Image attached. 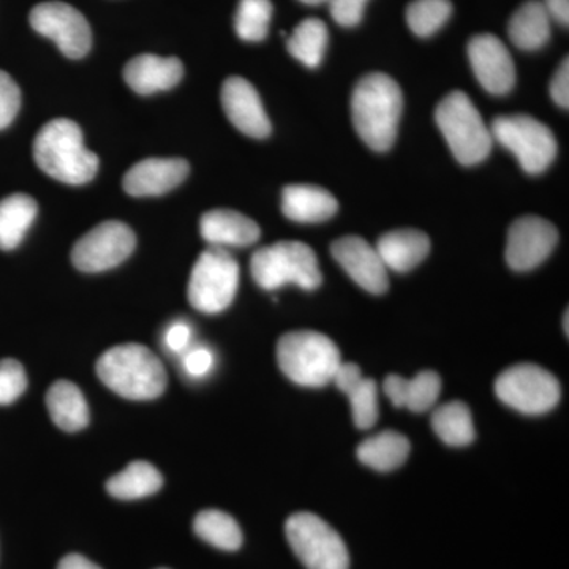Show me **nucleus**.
Segmentation results:
<instances>
[{
    "label": "nucleus",
    "instance_id": "obj_14",
    "mask_svg": "<svg viewBox=\"0 0 569 569\" xmlns=\"http://www.w3.org/2000/svg\"><path fill=\"white\" fill-rule=\"evenodd\" d=\"M468 59L479 84L492 96H507L516 82L515 62L507 44L492 33H479L468 43Z\"/></svg>",
    "mask_w": 569,
    "mask_h": 569
},
{
    "label": "nucleus",
    "instance_id": "obj_43",
    "mask_svg": "<svg viewBox=\"0 0 569 569\" xmlns=\"http://www.w3.org/2000/svg\"><path fill=\"white\" fill-rule=\"evenodd\" d=\"M565 335L568 336V312L565 313Z\"/></svg>",
    "mask_w": 569,
    "mask_h": 569
},
{
    "label": "nucleus",
    "instance_id": "obj_11",
    "mask_svg": "<svg viewBox=\"0 0 569 569\" xmlns=\"http://www.w3.org/2000/svg\"><path fill=\"white\" fill-rule=\"evenodd\" d=\"M137 236L126 223L103 222L78 239L71 250L74 268L82 272H103L123 263L133 253Z\"/></svg>",
    "mask_w": 569,
    "mask_h": 569
},
{
    "label": "nucleus",
    "instance_id": "obj_10",
    "mask_svg": "<svg viewBox=\"0 0 569 569\" xmlns=\"http://www.w3.org/2000/svg\"><path fill=\"white\" fill-rule=\"evenodd\" d=\"M496 392L501 402L531 417L548 413L561 397L559 380L535 365L509 367L497 378Z\"/></svg>",
    "mask_w": 569,
    "mask_h": 569
},
{
    "label": "nucleus",
    "instance_id": "obj_22",
    "mask_svg": "<svg viewBox=\"0 0 569 569\" xmlns=\"http://www.w3.org/2000/svg\"><path fill=\"white\" fill-rule=\"evenodd\" d=\"M376 249L388 271L408 272L426 260L430 252V239L422 231L406 228L381 236Z\"/></svg>",
    "mask_w": 569,
    "mask_h": 569
},
{
    "label": "nucleus",
    "instance_id": "obj_13",
    "mask_svg": "<svg viewBox=\"0 0 569 569\" xmlns=\"http://www.w3.org/2000/svg\"><path fill=\"white\" fill-rule=\"evenodd\" d=\"M559 242V231L537 216L520 217L509 227L507 261L518 272L531 271L545 263Z\"/></svg>",
    "mask_w": 569,
    "mask_h": 569
},
{
    "label": "nucleus",
    "instance_id": "obj_16",
    "mask_svg": "<svg viewBox=\"0 0 569 569\" xmlns=\"http://www.w3.org/2000/svg\"><path fill=\"white\" fill-rule=\"evenodd\" d=\"M222 104L228 119L247 137L263 138L271 133V121L252 82L230 77L222 86Z\"/></svg>",
    "mask_w": 569,
    "mask_h": 569
},
{
    "label": "nucleus",
    "instance_id": "obj_23",
    "mask_svg": "<svg viewBox=\"0 0 569 569\" xmlns=\"http://www.w3.org/2000/svg\"><path fill=\"white\" fill-rule=\"evenodd\" d=\"M385 395L397 408H408L413 413H425L437 403L441 391V380L432 370L419 372L408 378L389 376L385 378Z\"/></svg>",
    "mask_w": 569,
    "mask_h": 569
},
{
    "label": "nucleus",
    "instance_id": "obj_24",
    "mask_svg": "<svg viewBox=\"0 0 569 569\" xmlns=\"http://www.w3.org/2000/svg\"><path fill=\"white\" fill-rule=\"evenodd\" d=\"M52 422L66 432H78L89 425V407L81 389L69 380H59L47 395Z\"/></svg>",
    "mask_w": 569,
    "mask_h": 569
},
{
    "label": "nucleus",
    "instance_id": "obj_32",
    "mask_svg": "<svg viewBox=\"0 0 569 569\" xmlns=\"http://www.w3.org/2000/svg\"><path fill=\"white\" fill-rule=\"evenodd\" d=\"M272 18L271 0H241L236 11L234 29L239 39L263 41L268 37Z\"/></svg>",
    "mask_w": 569,
    "mask_h": 569
},
{
    "label": "nucleus",
    "instance_id": "obj_26",
    "mask_svg": "<svg viewBox=\"0 0 569 569\" xmlns=\"http://www.w3.org/2000/svg\"><path fill=\"white\" fill-rule=\"evenodd\" d=\"M39 206L26 193H14L0 200V250H13L21 244L36 220Z\"/></svg>",
    "mask_w": 569,
    "mask_h": 569
},
{
    "label": "nucleus",
    "instance_id": "obj_33",
    "mask_svg": "<svg viewBox=\"0 0 569 569\" xmlns=\"http://www.w3.org/2000/svg\"><path fill=\"white\" fill-rule=\"evenodd\" d=\"M452 13L449 0H413L407 9V22L418 37H430L447 24Z\"/></svg>",
    "mask_w": 569,
    "mask_h": 569
},
{
    "label": "nucleus",
    "instance_id": "obj_27",
    "mask_svg": "<svg viewBox=\"0 0 569 569\" xmlns=\"http://www.w3.org/2000/svg\"><path fill=\"white\" fill-rule=\"evenodd\" d=\"M410 455V441L396 430H385L369 437L358 447V459L377 471L402 467Z\"/></svg>",
    "mask_w": 569,
    "mask_h": 569
},
{
    "label": "nucleus",
    "instance_id": "obj_15",
    "mask_svg": "<svg viewBox=\"0 0 569 569\" xmlns=\"http://www.w3.org/2000/svg\"><path fill=\"white\" fill-rule=\"evenodd\" d=\"M332 257L340 268L355 280L362 290L372 295L387 293L389 288L388 269L376 247L359 236L337 239L331 247Z\"/></svg>",
    "mask_w": 569,
    "mask_h": 569
},
{
    "label": "nucleus",
    "instance_id": "obj_30",
    "mask_svg": "<svg viewBox=\"0 0 569 569\" xmlns=\"http://www.w3.org/2000/svg\"><path fill=\"white\" fill-rule=\"evenodd\" d=\"M193 530L213 548L233 552L242 546V530L234 518L219 509H206L194 518Z\"/></svg>",
    "mask_w": 569,
    "mask_h": 569
},
{
    "label": "nucleus",
    "instance_id": "obj_37",
    "mask_svg": "<svg viewBox=\"0 0 569 569\" xmlns=\"http://www.w3.org/2000/svg\"><path fill=\"white\" fill-rule=\"evenodd\" d=\"M213 362L216 359H213L212 351L204 347H198L183 358V369L190 377L203 378L211 372Z\"/></svg>",
    "mask_w": 569,
    "mask_h": 569
},
{
    "label": "nucleus",
    "instance_id": "obj_3",
    "mask_svg": "<svg viewBox=\"0 0 569 569\" xmlns=\"http://www.w3.org/2000/svg\"><path fill=\"white\" fill-rule=\"evenodd\" d=\"M104 387L130 400H152L163 395L167 370L159 356L140 343H123L104 351L97 361Z\"/></svg>",
    "mask_w": 569,
    "mask_h": 569
},
{
    "label": "nucleus",
    "instance_id": "obj_38",
    "mask_svg": "<svg viewBox=\"0 0 569 569\" xmlns=\"http://www.w3.org/2000/svg\"><path fill=\"white\" fill-rule=\"evenodd\" d=\"M550 96L563 110L569 108V61L565 58L550 81Z\"/></svg>",
    "mask_w": 569,
    "mask_h": 569
},
{
    "label": "nucleus",
    "instance_id": "obj_36",
    "mask_svg": "<svg viewBox=\"0 0 569 569\" xmlns=\"http://www.w3.org/2000/svg\"><path fill=\"white\" fill-rule=\"evenodd\" d=\"M369 0H329L332 20L342 28H355L365 17Z\"/></svg>",
    "mask_w": 569,
    "mask_h": 569
},
{
    "label": "nucleus",
    "instance_id": "obj_41",
    "mask_svg": "<svg viewBox=\"0 0 569 569\" xmlns=\"http://www.w3.org/2000/svg\"><path fill=\"white\" fill-rule=\"evenodd\" d=\"M58 569H102L97 567L96 563H92L91 560L86 559V557L78 556V553H70V556L63 557L61 561H59Z\"/></svg>",
    "mask_w": 569,
    "mask_h": 569
},
{
    "label": "nucleus",
    "instance_id": "obj_7",
    "mask_svg": "<svg viewBox=\"0 0 569 569\" xmlns=\"http://www.w3.org/2000/svg\"><path fill=\"white\" fill-rule=\"evenodd\" d=\"M238 287L239 264L233 254L209 247L193 266L187 293L193 309L216 316L231 306Z\"/></svg>",
    "mask_w": 569,
    "mask_h": 569
},
{
    "label": "nucleus",
    "instance_id": "obj_1",
    "mask_svg": "<svg viewBox=\"0 0 569 569\" xmlns=\"http://www.w3.org/2000/svg\"><path fill=\"white\" fill-rule=\"evenodd\" d=\"M403 96L400 86L385 73H369L356 84L351 96V116L356 132L377 152L395 144Z\"/></svg>",
    "mask_w": 569,
    "mask_h": 569
},
{
    "label": "nucleus",
    "instance_id": "obj_29",
    "mask_svg": "<svg viewBox=\"0 0 569 569\" xmlns=\"http://www.w3.org/2000/svg\"><path fill=\"white\" fill-rule=\"evenodd\" d=\"M328 28L318 18H307L296 26L293 33L288 37L287 48L290 54L309 69H317L325 58L328 47Z\"/></svg>",
    "mask_w": 569,
    "mask_h": 569
},
{
    "label": "nucleus",
    "instance_id": "obj_44",
    "mask_svg": "<svg viewBox=\"0 0 569 569\" xmlns=\"http://www.w3.org/2000/svg\"><path fill=\"white\" fill-rule=\"evenodd\" d=\"M160 569H167V568H160Z\"/></svg>",
    "mask_w": 569,
    "mask_h": 569
},
{
    "label": "nucleus",
    "instance_id": "obj_28",
    "mask_svg": "<svg viewBox=\"0 0 569 569\" xmlns=\"http://www.w3.org/2000/svg\"><path fill=\"white\" fill-rule=\"evenodd\" d=\"M162 486V473L152 463L137 460L127 466L121 473L108 479L107 490L118 500H140L159 492Z\"/></svg>",
    "mask_w": 569,
    "mask_h": 569
},
{
    "label": "nucleus",
    "instance_id": "obj_6",
    "mask_svg": "<svg viewBox=\"0 0 569 569\" xmlns=\"http://www.w3.org/2000/svg\"><path fill=\"white\" fill-rule=\"evenodd\" d=\"M250 271L263 290L274 291L295 283L302 290H317L323 282L316 252L305 242L280 241L253 253Z\"/></svg>",
    "mask_w": 569,
    "mask_h": 569
},
{
    "label": "nucleus",
    "instance_id": "obj_21",
    "mask_svg": "<svg viewBox=\"0 0 569 569\" xmlns=\"http://www.w3.org/2000/svg\"><path fill=\"white\" fill-rule=\"evenodd\" d=\"M339 203L323 187L309 183L287 186L282 193V211L298 223H321L336 216Z\"/></svg>",
    "mask_w": 569,
    "mask_h": 569
},
{
    "label": "nucleus",
    "instance_id": "obj_17",
    "mask_svg": "<svg viewBox=\"0 0 569 569\" xmlns=\"http://www.w3.org/2000/svg\"><path fill=\"white\" fill-rule=\"evenodd\" d=\"M190 173L183 159H146L123 176V189L132 197H159L176 189Z\"/></svg>",
    "mask_w": 569,
    "mask_h": 569
},
{
    "label": "nucleus",
    "instance_id": "obj_2",
    "mask_svg": "<svg viewBox=\"0 0 569 569\" xmlns=\"http://www.w3.org/2000/svg\"><path fill=\"white\" fill-rule=\"evenodd\" d=\"M33 157L41 171L69 186L91 182L99 171V157L89 151L77 122L54 119L33 141Z\"/></svg>",
    "mask_w": 569,
    "mask_h": 569
},
{
    "label": "nucleus",
    "instance_id": "obj_39",
    "mask_svg": "<svg viewBox=\"0 0 569 569\" xmlns=\"http://www.w3.org/2000/svg\"><path fill=\"white\" fill-rule=\"evenodd\" d=\"M192 339V329L186 323H174L164 336V343L173 353H181Z\"/></svg>",
    "mask_w": 569,
    "mask_h": 569
},
{
    "label": "nucleus",
    "instance_id": "obj_20",
    "mask_svg": "<svg viewBox=\"0 0 569 569\" xmlns=\"http://www.w3.org/2000/svg\"><path fill=\"white\" fill-rule=\"evenodd\" d=\"M332 383L350 399L351 415L358 429L367 430L378 421V389L372 378L362 376L361 367L342 362Z\"/></svg>",
    "mask_w": 569,
    "mask_h": 569
},
{
    "label": "nucleus",
    "instance_id": "obj_31",
    "mask_svg": "<svg viewBox=\"0 0 569 569\" xmlns=\"http://www.w3.org/2000/svg\"><path fill=\"white\" fill-rule=\"evenodd\" d=\"M432 427L449 447H467L475 440L473 418L463 402H449L433 411Z\"/></svg>",
    "mask_w": 569,
    "mask_h": 569
},
{
    "label": "nucleus",
    "instance_id": "obj_4",
    "mask_svg": "<svg viewBox=\"0 0 569 569\" xmlns=\"http://www.w3.org/2000/svg\"><path fill=\"white\" fill-rule=\"evenodd\" d=\"M277 361L284 376L306 388L332 383L337 369L342 365L336 343L317 331H293L280 337Z\"/></svg>",
    "mask_w": 569,
    "mask_h": 569
},
{
    "label": "nucleus",
    "instance_id": "obj_5",
    "mask_svg": "<svg viewBox=\"0 0 569 569\" xmlns=\"http://www.w3.org/2000/svg\"><path fill=\"white\" fill-rule=\"evenodd\" d=\"M436 121L459 163L473 167L488 159L492 133L467 93L455 91L445 97L438 103Z\"/></svg>",
    "mask_w": 569,
    "mask_h": 569
},
{
    "label": "nucleus",
    "instance_id": "obj_19",
    "mask_svg": "<svg viewBox=\"0 0 569 569\" xmlns=\"http://www.w3.org/2000/svg\"><path fill=\"white\" fill-rule=\"evenodd\" d=\"M201 236L211 247H249L260 239V224L231 209H213L203 213L200 222Z\"/></svg>",
    "mask_w": 569,
    "mask_h": 569
},
{
    "label": "nucleus",
    "instance_id": "obj_8",
    "mask_svg": "<svg viewBox=\"0 0 569 569\" xmlns=\"http://www.w3.org/2000/svg\"><path fill=\"white\" fill-rule=\"evenodd\" d=\"M490 133L493 140L515 153L526 173H545L556 160V137L548 126L531 116H500L490 126Z\"/></svg>",
    "mask_w": 569,
    "mask_h": 569
},
{
    "label": "nucleus",
    "instance_id": "obj_12",
    "mask_svg": "<svg viewBox=\"0 0 569 569\" xmlns=\"http://www.w3.org/2000/svg\"><path fill=\"white\" fill-rule=\"evenodd\" d=\"M33 31L48 37L70 59H81L92 44L91 26L81 11L63 2H43L29 17Z\"/></svg>",
    "mask_w": 569,
    "mask_h": 569
},
{
    "label": "nucleus",
    "instance_id": "obj_25",
    "mask_svg": "<svg viewBox=\"0 0 569 569\" xmlns=\"http://www.w3.org/2000/svg\"><path fill=\"white\" fill-rule=\"evenodd\" d=\"M550 21L541 0H529L509 20V39L519 50H541L550 39Z\"/></svg>",
    "mask_w": 569,
    "mask_h": 569
},
{
    "label": "nucleus",
    "instance_id": "obj_35",
    "mask_svg": "<svg viewBox=\"0 0 569 569\" xmlns=\"http://www.w3.org/2000/svg\"><path fill=\"white\" fill-rule=\"evenodd\" d=\"M21 107V91L7 71L0 70V130L7 129Z\"/></svg>",
    "mask_w": 569,
    "mask_h": 569
},
{
    "label": "nucleus",
    "instance_id": "obj_9",
    "mask_svg": "<svg viewBox=\"0 0 569 569\" xmlns=\"http://www.w3.org/2000/svg\"><path fill=\"white\" fill-rule=\"evenodd\" d=\"M284 535L307 569H348L346 542L328 522L312 512H296L284 523Z\"/></svg>",
    "mask_w": 569,
    "mask_h": 569
},
{
    "label": "nucleus",
    "instance_id": "obj_40",
    "mask_svg": "<svg viewBox=\"0 0 569 569\" xmlns=\"http://www.w3.org/2000/svg\"><path fill=\"white\" fill-rule=\"evenodd\" d=\"M542 7L548 11L550 20L568 28L569 24V0H541Z\"/></svg>",
    "mask_w": 569,
    "mask_h": 569
},
{
    "label": "nucleus",
    "instance_id": "obj_42",
    "mask_svg": "<svg viewBox=\"0 0 569 569\" xmlns=\"http://www.w3.org/2000/svg\"><path fill=\"white\" fill-rule=\"evenodd\" d=\"M299 2L306 3V6H321V3H328L329 0H299Z\"/></svg>",
    "mask_w": 569,
    "mask_h": 569
},
{
    "label": "nucleus",
    "instance_id": "obj_34",
    "mask_svg": "<svg viewBox=\"0 0 569 569\" xmlns=\"http://www.w3.org/2000/svg\"><path fill=\"white\" fill-rule=\"evenodd\" d=\"M28 388L24 367L17 359L0 361V406H10L20 399Z\"/></svg>",
    "mask_w": 569,
    "mask_h": 569
},
{
    "label": "nucleus",
    "instance_id": "obj_18",
    "mask_svg": "<svg viewBox=\"0 0 569 569\" xmlns=\"http://www.w3.org/2000/svg\"><path fill=\"white\" fill-rule=\"evenodd\" d=\"M183 77V66L178 58H160L156 54H141L127 62L123 78L132 91L140 96L173 89Z\"/></svg>",
    "mask_w": 569,
    "mask_h": 569
}]
</instances>
